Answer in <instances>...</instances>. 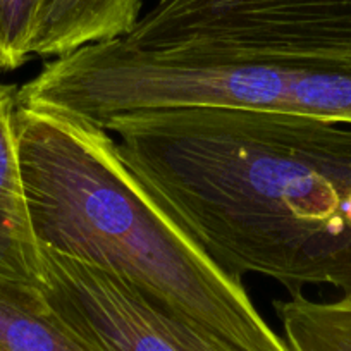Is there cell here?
I'll return each instance as SVG.
<instances>
[{"label": "cell", "mask_w": 351, "mask_h": 351, "mask_svg": "<svg viewBox=\"0 0 351 351\" xmlns=\"http://www.w3.org/2000/svg\"><path fill=\"white\" fill-rule=\"evenodd\" d=\"M42 293L93 351H238L112 272L40 246Z\"/></svg>", "instance_id": "5b68a950"}, {"label": "cell", "mask_w": 351, "mask_h": 351, "mask_svg": "<svg viewBox=\"0 0 351 351\" xmlns=\"http://www.w3.org/2000/svg\"><path fill=\"white\" fill-rule=\"evenodd\" d=\"M16 107L18 88L0 83V279L42 288L40 245L19 171Z\"/></svg>", "instance_id": "8992f818"}, {"label": "cell", "mask_w": 351, "mask_h": 351, "mask_svg": "<svg viewBox=\"0 0 351 351\" xmlns=\"http://www.w3.org/2000/svg\"><path fill=\"white\" fill-rule=\"evenodd\" d=\"M42 5L43 0H0V69H18L32 57Z\"/></svg>", "instance_id": "30bf717a"}, {"label": "cell", "mask_w": 351, "mask_h": 351, "mask_svg": "<svg viewBox=\"0 0 351 351\" xmlns=\"http://www.w3.org/2000/svg\"><path fill=\"white\" fill-rule=\"evenodd\" d=\"M0 351H93L64 326L42 288L0 279Z\"/></svg>", "instance_id": "ba28073f"}, {"label": "cell", "mask_w": 351, "mask_h": 351, "mask_svg": "<svg viewBox=\"0 0 351 351\" xmlns=\"http://www.w3.org/2000/svg\"><path fill=\"white\" fill-rule=\"evenodd\" d=\"M19 171L40 246L112 272L238 351H289L231 276L123 160L107 130L16 107Z\"/></svg>", "instance_id": "7a4b0ae2"}, {"label": "cell", "mask_w": 351, "mask_h": 351, "mask_svg": "<svg viewBox=\"0 0 351 351\" xmlns=\"http://www.w3.org/2000/svg\"><path fill=\"white\" fill-rule=\"evenodd\" d=\"M128 167L231 276L351 296V124L186 107L102 124Z\"/></svg>", "instance_id": "6da1fadb"}, {"label": "cell", "mask_w": 351, "mask_h": 351, "mask_svg": "<svg viewBox=\"0 0 351 351\" xmlns=\"http://www.w3.org/2000/svg\"><path fill=\"white\" fill-rule=\"evenodd\" d=\"M18 104L102 126L124 114L186 107L258 110L351 124V62L158 56L123 38L49 59Z\"/></svg>", "instance_id": "3957f363"}, {"label": "cell", "mask_w": 351, "mask_h": 351, "mask_svg": "<svg viewBox=\"0 0 351 351\" xmlns=\"http://www.w3.org/2000/svg\"><path fill=\"white\" fill-rule=\"evenodd\" d=\"M274 312L289 351H351V296L315 302L289 293L276 300Z\"/></svg>", "instance_id": "9c48e42d"}, {"label": "cell", "mask_w": 351, "mask_h": 351, "mask_svg": "<svg viewBox=\"0 0 351 351\" xmlns=\"http://www.w3.org/2000/svg\"><path fill=\"white\" fill-rule=\"evenodd\" d=\"M143 0H43L32 57L56 59L84 45L124 38L141 18Z\"/></svg>", "instance_id": "52a82bcc"}, {"label": "cell", "mask_w": 351, "mask_h": 351, "mask_svg": "<svg viewBox=\"0 0 351 351\" xmlns=\"http://www.w3.org/2000/svg\"><path fill=\"white\" fill-rule=\"evenodd\" d=\"M123 40L158 56L351 62V0H155Z\"/></svg>", "instance_id": "277c9868"}]
</instances>
